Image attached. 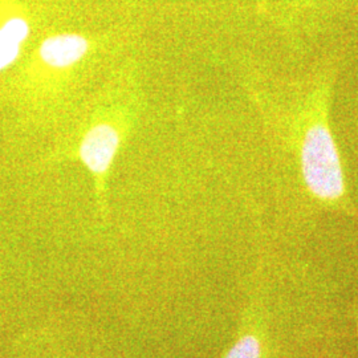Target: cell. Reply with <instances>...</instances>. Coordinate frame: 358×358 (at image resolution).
I'll return each instance as SVG.
<instances>
[{
	"mask_svg": "<svg viewBox=\"0 0 358 358\" xmlns=\"http://www.w3.org/2000/svg\"><path fill=\"white\" fill-rule=\"evenodd\" d=\"M31 34L24 17L13 16L0 26V72L15 64Z\"/></svg>",
	"mask_w": 358,
	"mask_h": 358,
	"instance_id": "277c9868",
	"label": "cell"
},
{
	"mask_svg": "<svg viewBox=\"0 0 358 358\" xmlns=\"http://www.w3.org/2000/svg\"><path fill=\"white\" fill-rule=\"evenodd\" d=\"M301 171L309 192L322 201L343 196L345 182L341 158L331 129L317 122L308 129L300 150Z\"/></svg>",
	"mask_w": 358,
	"mask_h": 358,
	"instance_id": "6da1fadb",
	"label": "cell"
},
{
	"mask_svg": "<svg viewBox=\"0 0 358 358\" xmlns=\"http://www.w3.org/2000/svg\"><path fill=\"white\" fill-rule=\"evenodd\" d=\"M120 146V130L112 124L100 122L84 134L78 146V157L90 173L105 174L115 164Z\"/></svg>",
	"mask_w": 358,
	"mask_h": 358,
	"instance_id": "7a4b0ae2",
	"label": "cell"
},
{
	"mask_svg": "<svg viewBox=\"0 0 358 358\" xmlns=\"http://www.w3.org/2000/svg\"><path fill=\"white\" fill-rule=\"evenodd\" d=\"M90 48V40L84 35L73 32L56 34L40 43L38 57L52 69L63 71L81 63Z\"/></svg>",
	"mask_w": 358,
	"mask_h": 358,
	"instance_id": "3957f363",
	"label": "cell"
},
{
	"mask_svg": "<svg viewBox=\"0 0 358 358\" xmlns=\"http://www.w3.org/2000/svg\"><path fill=\"white\" fill-rule=\"evenodd\" d=\"M260 343L254 336H245L232 346L226 358H260Z\"/></svg>",
	"mask_w": 358,
	"mask_h": 358,
	"instance_id": "5b68a950",
	"label": "cell"
}]
</instances>
